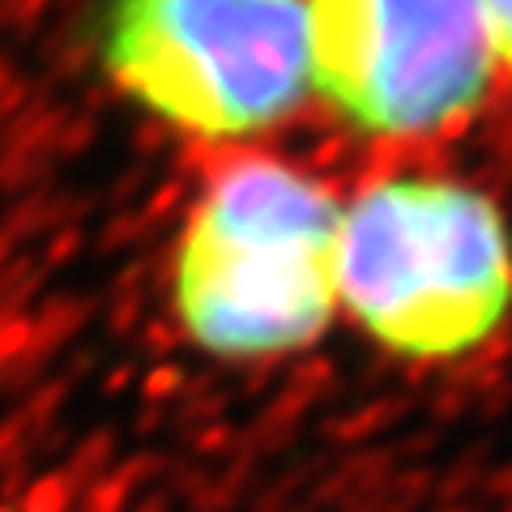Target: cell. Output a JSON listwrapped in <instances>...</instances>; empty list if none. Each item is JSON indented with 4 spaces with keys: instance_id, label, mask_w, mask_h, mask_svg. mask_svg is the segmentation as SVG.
Wrapping results in <instances>:
<instances>
[{
    "instance_id": "cell-1",
    "label": "cell",
    "mask_w": 512,
    "mask_h": 512,
    "mask_svg": "<svg viewBox=\"0 0 512 512\" xmlns=\"http://www.w3.org/2000/svg\"><path fill=\"white\" fill-rule=\"evenodd\" d=\"M338 197L282 158L222 163L175 252V312L222 359L316 342L338 308Z\"/></svg>"
},
{
    "instance_id": "cell-2",
    "label": "cell",
    "mask_w": 512,
    "mask_h": 512,
    "mask_svg": "<svg viewBox=\"0 0 512 512\" xmlns=\"http://www.w3.org/2000/svg\"><path fill=\"white\" fill-rule=\"evenodd\" d=\"M338 303L410 359L487 342L512 308V239L495 201L453 180H376L338 227Z\"/></svg>"
},
{
    "instance_id": "cell-3",
    "label": "cell",
    "mask_w": 512,
    "mask_h": 512,
    "mask_svg": "<svg viewBox=\"0 0 512 512\" xmlns=\"http://www.w3.org/2000/svg\"><path fill=\"white\" fill-rule=\"evenodd\" d=\"M99 60L180 133L248 137L308 94L303 0H107Z\"/></svg>"
},
{
    "instance_id": "cell-4",
    "label": "cell",
    "mask_w": 512,
    "mask_h": 512,
    "mask_svg": "<svg viewBox=\"0 0 512 512\" xmlns=\"http://www.w3.org/2000/svg\"><path fill=\"white\" fill-rule=\"evenodd\" d=\"M308 90L367 137H427L474 116L495 56L478 0H303Z\"/></svg>"
},
{
    "instance_id": "cell-5",
    "label": "cell",
    "mask_w": 512,
    "mask_h": 512,
    "mask_svg": "<svg viewBox=\"0 0 512 512\" xmlns=\"http://www.w3.org/2000/svg\"><path fill=\"white\" fill-rule=\"evenodd\" d=\"M483 9V26H487V43L495 64H504L512 73V0H478Z\"/></svg>"
}]
</instances>
